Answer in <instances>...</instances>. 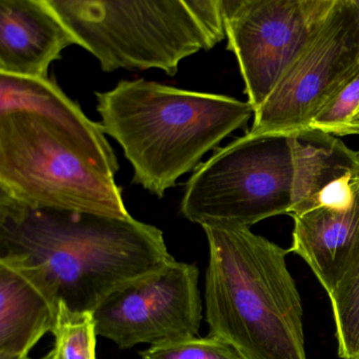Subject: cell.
Returning <instances> with one entry per match:
<instances>
[{
  "label": "cell",
  "instance_id": "obj_1",
  "mask_svg": "<svg viewBox=\"0 0 359 359\" xmlns=\"http://www.w3.org/2000/svg\"><path fill=\"white\" fill-rule=\"evenodd\" d=\"M163 232L136 220L35 208L0 191V264L57 313L94 312L111 294L174 262Z\"/></svg>",
  "mask_w": 359,
  "mask_h": 359
},
{
  "label": "cell",
  "instance_id": "obj_2",
  "mask_svg": "<svg viewBox=\"0 0 359 359\" xmlns=\"http://www.w3.org/2000/svg\"><path fill=\"white\" fill-rule=\"evenodd\" d=\"M209 243L205 319L210 335L245 359H306L299 291L289 249L248 226H203Z\"/></svg>",
  "mask_w": 359,
  "mask_h": 359
},
{
  "label": "cell",
  "instance_id": "obj_3",
  "mask_svg": "<svg viewBox=\"0 0 359 359\" xmlns=\"http://www.w3.org/2000/svg\"><path fill=\"white\" fill-rule=\"evenodd\" d=\"M95 96L104 133L133 167L132 182L158 198L255 114L249 102L230 96L144 79L119 81Z\"/></svg>",
  "mask_w": 359,
  "mask_h": 359
},
{
  "label": "cell",
  "instance_id": "obj_4",
  "mask_svg": "<svg viewBox=\"0 0 359 359\" xmlns=\"http://www.w3.org/2000/svg\"><path fill=\"white\" fill-rule=\"evenodd\" d=\"M48 1L104 72L158 69L174 76L182 60L226 37L222 0Z\"/></svg>",
  "mask_w": 359,
  "mask_h": 359
},
{
  "label": "cell",
  "instance_id": "obj_5",
  "mask_svg": "<svg viewBox=\"0 0 359 359\" xmlns=\"http://www.w3.org/2000/svg\"><path fill=\"white\" fill-rule=\"evenodd\" d=\"M0 191L31 207L131 217L114 177L66 132L28 111L0 114Z\"/></svg>",
  "mask_w": 359,
  "mask_h": 359
},
{
  "label": "cell",
  "instance_id": "obj_6",
  "mask_svg": "<svg viewBox=\"0 0 359 359\" xmlns=\"http://www.w3.org/2000/svg\"><path fill=\"white\" fill-rule=\"evenodd\" d=\"M292 134H253L201 163L186 184L180 212L201 226L253 224L287 214L293 207Z\"/></svg>",
  "mask_w": 359,
  "mask_h": 359
},
{
  "label": "cell",
  "instance_id": "obj_7",
  "mask_svg": "<svg viewBox=\"0 0 359 359\" xmlns=\"http://www.w3.org/2000/svg\"><path fill=\"white\" fill-rule=\"evenodd\" d=\"M336 0H222L228 48L257 110L308 47Z\"/></svg>",
  "mask_w": 359,
  "mask_h": 359
},
{
  "label": "cell",
  "instance_id": "obj_8",
  "mask_svg": "<svg viewBox=\"0 0 359 359\" xmlns=\"http://www.w3.org/2000/svg\"><path fill=\"white\" fill-rule=\"evenodd\" d=\"M359 68V12L353 0H336L308 47L255 111L253 134H294L313 118Z\"/></svg>",
  "mask_w": 359,
  "mask_h": 359
},
{
  "label": "cell",
  "instance_id": "obj_9",
  "mask_svg": "<svg viewBox=\"0 0 359 359\" xmlns=\"http://www.w3.org/2000/svg\"><path fill=\"white\" fill-rule=\"evenodd\" d=\"M195 264L174 260L111 294L93 312L97 335L121 348L196 337L203 319Z\"/></svg>",
  "mask_w": 359,
  "mask_h": 359
},
{
  "label": "cell",
  "instance_id": "obj_10",
  "mask_svg": "<svg viewBox=\"0 0 359 359\" xmlns=\"http://www.w3.org/2000/svg\"><path fill=\"white\" fill-rule=\"evenodd\" d=\"M72 45L76 39L48 0H0V74L49 79Z\"/></svg>",
  "mask_w": 359,
  "mask_h": 359
},
{
  "label": "cell",
  "instance_id": "obj_11",
  "mask_svg": "<svg viewBox=\"0 0 359 359\" xmlns=\"http://www.w3.org/2000/svg\"><path fill=\"white\" fill-rule=\"evenodd\" d=\"M11 111L45 117L81 144L104 173L115 177L118 172V161L102 123L88 118L52 79L0 74V114Z\"/></svg>",
  "mask_w": 359,
  "mask_h": 359
},
{
  "label": "cell",
  "instance_id": "obj_12",
  "mask_svg": "<svg viewBox=\"0 0 359 359\" xmlns=\"http://www.w3.org/2000/svg\"><path fill=\"white\" fill-rule=\"evenodd\" d=\"M290 253L299 255L332 293L346 276L359 247V198L348 210L314 208L292 215Z\"/></svg>",
  "mask_w": 359,
  "mask_h": 359
},
{
  "label": "cell",
  "instance_id": "obj_13",
  "mask_svg": "<svg viewBox=\"0 0 359 359\" xmlns=\"http://www.w3.org/2000/svg\"><path fill=\"white\" fill-rule=\"evenodd\" d=\"M56 312L20 273L0 264V359H30L37 342L53 332Z\"/></svg>",
  "mask_w": 359,
  "mask_h": 359
},
{
  "label": "cell",
  "instance_id": "obj_14",
  "mask_svg": "<svg viewBox=\"0 0 359 359\" xmlns=\"http://www.w3.org/2000/svg\"><path fill=\"white\" fill-rule=\"evenodd\" d=\"M293 136V207L289 215L299 213L327 187L348 175H359V151L341 140L316 130Z\"/></svg>",
  "mask_w": 359,
  "mask_h": 359
},
{
  "label": "cell",
  "instance_id": "obj_15",
  "mask_svg": "<svg viewBox=\"0 0 359 359\" xmlns=\"http://www.w3.org/2000/svg\"><path fill=\"white\" fill-rule=\"evenodd\" d=\"M329 297L338 354L342 359H359V247L346 276Z\"/></svg>",
  "mask_w": 359,
  "mask_h": 359
},
{
  "label": "cell",
  "instance_id": "obj_16",
  "mask_svg": "<svg viewBox=\"0 0 359 359\" xmlns=\"http://www.w3.org/2000/svg\"><path fill=\"white\" fill-rule=\"evenodd\" d=\"M52 334L55 337L53 350L45 359H96L93 312H76L60 304Z\"/></svg>",
  "mask_w": 359,
  "mask_h": 359
},
{
  "label": "cell",
  "instance_id": "obj_17",
  "mask_svg": "<svg viewBox=\"0 0 359 359\" xmlns=\"http://www.w3.org/2000/svg\"><path fill=\"white\" fill-rule=\"evenodd\" d=\"M358 108L359 68L317 113L310 129L334 136L348 135L351 119Z\"/></svg>",
  "mask_w": 359,
  "mask_h": 359
},
{
  "label": "cell",
  "instance_id": "obj_18",
  "mask_svg": "<svg viewBox=\"0 0 359 359\" xmlns=\"http://www.w3.org/2000/svg\"><path fill=\"white\" fill-rule=\"evenodd\" d=\"M140 355L144 359H245L232 344L210 334L150 346Z\"/></svg>",
  "mask_w": 359,
  "mask_h": 359
},
{
  "label": "cell",
  "instance_id": "obj_19",
  "mask_svg": "<svg viewBox=\"0 0 359 359\" xmlns=\"http://www.w3.org/2000/svg\"><path fill=\"white\" fill-rule=\"evenodd\" d=\"M348 135H359V108L357 109L354 116L351 119Z\"/></svg>",
  "mask_w": 359,
  "mask_h": 359
},
{
  "label": "cell",
  "instance_id": "obj_20",
  "mask_svg": "<svg viewBox=\"0 0 359 359\" xmlns=\"http://www.w3.org/2000/svg\"><path fill=\"white\" fill-rule=\"evenodd\" d=\"M354 1L355 6H356L357 10L359 12V0H353Z\"/></svg>",
  "mask_w": 359,
  "mask_h": 359
}]
</instances>
